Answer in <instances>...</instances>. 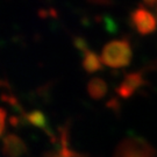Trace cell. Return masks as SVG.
I'll list each match as a JSON object with an SVG mask.
<instances>
[{
  "label": "cell",
  "instance_id": "52a82bcc",
  "mask_svg": "<svg viewBox=\"0 0 157 157\" xmlns=\"http://www.w3.org/2000/svg\"><path fill=\"white\" fill-rule=\"evenodd\" d=\"M82 64L87 73H94L102 69L101 58L92 50H89L85 54H83V63Z\"/></svg>",
  "mask_w": 157,
  "mask_h": 157
},
{
  "label": "cell",
  "instance_id": "5b68a950",
  "mask_svg": "<svg viewBox=\"0 0 157 157\" xmlns=\"http://www.w3.org/2000/svg\"><path fill=\"white\" fill-rule=\"evenodd\" d=\"M28 149L26 143L15 134L6 135L2 140V155L4 157H22Z\"/></svg>",
  "mask_w": 157,
  "mask_h": 157
},
{
  "label": "cell",
  "instance_id": "8fae6325",
  "mask_svg": "<svg viewBox=\"0 0 157 157\" xmlns=\"http://www.w3.org/2000/svg\"><path fill=\"white\" fill-rule=\"evenodd\" d=\"M156 10H157V6H156Z\"/></svg>",
  "mask_w": 157,
  "mask_h": 157
},
{
  "label": "cell",
  "instance_id": "3957f363",
  "mask_svg": "<svg viewBox=\"0 0 157 157\" xmlns=\"http://www.w3.org/2000/svg\"><path fill=\"white\" fill-rule=\"evenodd\" d=\"M130 23L141 35H150L157 29V19L149 8L143 6L135 8L130 13Z\"/></svg>",
  "mask_w": 157,
  "mask_h": 157
},
{
  "label": "cell",
  "instance_id": "8992f818",
  "mask_svg": "<svg viewBox=\"0 0 157 157\" xmlns=\"http://www.w3.org/2000/svg\"><path fill=\"white\" fill-rule=\"evenodd\" d=\"M87 92L92 99L94 100H100L107 93V84L104 79L99 77L90 79L87 83Z\"/></svg>",
  "mask_w": 157,
  "mask_h": 157
},
{
  "label": "cell",
  "instance_id": "9c48e42d",
  "mask_svg": "<svg viewBox=\"0 0 157 157\" xmlns=\"http://www.w3.org/2000/svg\"><path fill=\"white\" fill-rule=\"evenodd\" d=\"M73 43L76 45V48L80 50L83 54H85L86 51H89V47H87V43H86V41H85L83 37H75L73 39Z\"/></svg>",
  "mask_w": 157,
  "mask_h": 157
},
{
  "label": "cell",
  "instance_id": "ba28073f",
  "mask_svg": "<svg viewBox=\"0 0 157 157\" xmlns=\"http://www.w3.org/2000/svg\"><path fill=\"white\" fill-rule=\"evenodd\" d=\"M26 121L29 122L30 124H33L35 127H39V128L43 129L44 132H47L49 135H51V133L48 130L47 127V120H45L44 114L40 111H33V112H29L25 115Z\"/></svg>",
  "mask_w": 157,
  "mask_h": 157
},
{
  "label": "cell",
  "instance_id": "7a4b0ae2",
  "mask_svg": "<svg viewBox=\"0 0 157 157\" xmlns=\"http://www.w3.org/2000/svg\"><path fill=\"white\" fill-rule=\"evenodd\" d=\"M113 157H157V150L142 137H127L119 143Z\"/></svg>",
  "mask_w": 157,
  "mask_h": 157
},
{
  "label": "cell",
  "instance_id": "6da1fadb",
  "mask_svg": "<svg viewBox=\"0 0 157 157\" xmlns=\"http://www.w3.org/2000/svg\"><path fill=\"white\" fill-rule=\"evenodd\" d=\"M100 58L102 64L108 67L122 69L128 67L133 58V50L129 39L124 37L108 42L101 50Z\"/></svg>",
  "mask_w": 157,
  "mask_h": 157
},
{
  "label": "cell",
  "instance_id": "277c9868",
  "mask_svg": "<svg viewBox=\"0 0 157 157\" xmlns=\"http://www.w3.org/2000/svg\"><path fill=\"white\" fill-rule=\"evenodd\" d=\"M148 84L146 79L143 78V75L141 72H130L124 76L121 84L117 87V93L124 99H129L133 97L136 91L141 89L143 85Z\"/></svg>",
  "mask_w": 157,
  "mask_h": 157
},
{
  "label": "cell",
  "instance_id": "30bf717a",
  "mask_svg": "<svg viewBox=\"0 0 157 157\" xmlns=\"http://www.w3.org/2000/svg\"><path fill=\"white\" fill-rule=\"evenodd\" d=\"M5 124H6V111L0 108V136L2 135L5 130Z\"/></svg>",
  "mask_w": 157,
  "mask_h": 157
}]
</instances>
